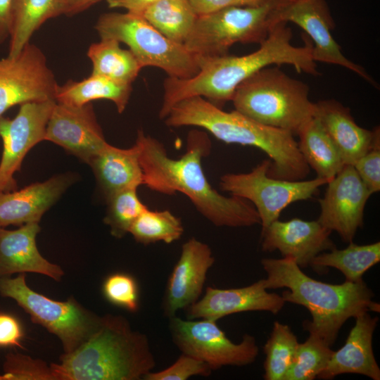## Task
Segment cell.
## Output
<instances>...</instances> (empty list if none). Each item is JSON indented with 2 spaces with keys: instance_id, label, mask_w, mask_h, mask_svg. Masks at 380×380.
I'll return each instance as SVG.
<instances>
[{
  "instance_id": "1",
  "label": "cell",
  "mask_w": 380,
  "mask_h": 380,
  "mask_svg": "<svg viewBox=\"0 0 380 380\" xmlns=\"http://www.w3.org/2000/svg\"><path fill=\"white\" fill-rule=\"evenodd\" d=\"M135 143L144 184L152 191L165 195L180 192L189 198L196 210L217 227H242L260 224L254 206L248 201L219 193L209 183L203 158L211 148L205 132L193 129L187 137L186 149L179 158H170L163 144L139 129Z\"/></svg>"
},
{
  "instance_id": "2",
  "label": "cell",
  "mask_w": 380,
  "mask_h": 380,
  "mask_svg": "<svg viewBox=\"0 0 380 380\" xmlns=\"http://www.w3.org/2000/svg\"><path fill=\"white\" fill-rule=\"evenodd\" d=\"M293 34L287 23L277 22L271 27L260 48L243 56L225 54L197 57L199 70L193 77L179 79L167 77L163 83V101L159 117L165 119L170 108L186 98L201 96L222 108L232 101L236 87L258 70L270 65H290L299 72L317 76L312 58V43L303 46L291 44Z\"/></svg>"
},
{
  "instance_id": "3",
  "label": "cell",
  "mask_w": 380,
  "mask_h": 380,
  "mask_svg": "<svg viewBox=\"0 0 380 380\" xmlns=\"http://www.w3.org/2000/svg\"><path fill=\"white\" fill-rule=\"evenodd\" d=\"M261 265L267 273L263 279L267 289L286 288L282 298L306 308L312 322L303 327L331 346L343 324L351 317L369 312H379L380 305L373 300L374 293L364 281L331 284L305 274L290 257L263 258Z\"/></svg>"
},
{
  "instance_id": "4",
  "label": "cell",
  "mask_w": 380,
  "mask_h": 380,
  "mask_svg": "<svg viewBox=\"0 0 380 380\" xmlns=\"http://www.w3.org/2000/svg\"><path fill=\"white\" fill-rule=\"evenodd\" d=\"M164 120L168 127H198L227 144L259 148L271 159L267 172L271 177L302 180L310 173L293 134L259 123L236 110L224 111L203 97L177 102Z\"/></svg>"
},
{
  "instance_id": "5",
  "label": "cell",
  "mask_w": 380,
  "mask_h": 380,
  "mask_svg": "<svg viewBox=\"0 0 380 380\" xmlns=\"http://www.w3.org/2000/svg\"><path fill=\"white\" fill-rule=\"evenodd\" d=\"M51 365L55 380H140L156 365L146 334L122 315L101 316L96 330Z\"/></svg>"
},
{
  "instance_id": "6",
  "label": "cell",
  "mask_w": 380,
  "mask_h": 380,
  "mask_svg": "<svg viewBox=\"0 0 380 380\" xmlns=\"http://www.w3.org/2000/svg\"><path fill=\"white\" fill-rule=\"evenodd\" d=\"M232 101L241 114L293 134L315 112L309 87L276 66L264 68L242 82Z\"/></svg>"
},
{
  "instance_id": "7",
  "label": "cell",
  "mask_w": 380,
  "mask_h": 380,
  "mask_svg": "<svg viewBox=\"0 0 380 380\" xmlns=\"http://www.w3.org/2000/svg\"><path fill=\"white\" fill-rule=\"evenodd\" d=\"M101 39H113L128 46L143 68L162 69L170 77L186 79L199 70L196 56L158 31L141 15L106 13L95 26Z\"/></svg>"
},
{
  "instance_id": "8",
  "label": "cell",
  "mask_w": 380,
  "mask_h": 380,
  "mask_svg": "<svg viewBox=\"0 0 380 380\" xmlns=\"http://www.w3.org/2000/svg\"><path fill=\"white\" fill-rule=\"evenodd\" d=\"M281 1L229 7L198 15L184 46L197 57H213L227 54L236 43L260 44L276 23L274 12Z\"/></svg>"
},
{
  "instance_id": "9",
  "label": "cell",
  "mask_w": 380,
  "mask_h": 380,
  "mask_svg": "<svg viewBox=\"0 0 380 380\" xmlns=\"http://www.w3.org/2000/svg\"><path fill=\"white\" fill-rule=\"evenodd\" d=\"M0 295L14 300L33 322L45 327L61 341L64 353L83 343L98 328L101 316L87 310L74 298L53 300L30 289L25 273L0 277Z\"/></svg>"
},
{
  "instance_id": "10",
  "label": "cell",
  "mask_w": 380,
  "mask_h": 380,
  "mask_svg": "<svg viewBox=\"0 0 380 380\" xmlns=\"http://www.w3.org/2000/svg\"><path fill=\"white\" fill-rule=\"evenodd\" d=\"M270 159H265L246 173H227L220 177L224 191L250 202L258 213L262 229L279 220L291 203L309 199L329 181L317 177L309 180H286L267 175Z\"/></svg>"
},
{
  "instance_id": "11",
  "label": "cell",
  "mask_w": 380,
  "mask_h": 380,
  "mask_svg": "<svg viewBox=\"0 0 380 380\" xmlns=\"http://www.w3.org/2000/svg\"><path fill=\"white\" fill-rule=\"evenodd\" d=\"M170 331L174 343L182 353L206 363L212 370L224 366H245L253 362L259 349L255 338L245 334L239 343L232 342L216 321L201 319L170 318Z\"/></svg>"
},
{
  "instance_id": "12",
  "label": "cell",
  "mask_w": 380,
  "mask_h": 380,
  "mask_svg": "<svg viewBox=\"0 0 380 380\" xmlns=\"http://www.w3.org/2000/svg\"><path fill=\"white\" fill-rule=\"evenodd\" d=\"M57 87L45 55L28 43L17 56L0 60V116L16 105L56 100Z\"/></svg>"
},
{
  "instance_id": "13",
  "label": "cell",
  "mask_w": 380,
  "mask_h": 380,
  "mask_svg": "<svg viewBox=\"0 0 380 380\" xmlns=\"http://www.w3.org/2000/svg\"><path fill=\"white\" fill-rule=\"evenodd\" d=\"M56 103L54 99L20 105L14 118L0 116L3 151L0 160V191L17 189L14 178L28 151L44 140L46 125Z\"/></svg>"
},
{
  "instance_id": "14",
  "label": "cell",
  "mask_w": 380,
  "mask_h": 380,
  "mask_svg": "<svg viewBox=\"0 0 380 380\" xmlns=\"http://www.w3.org/2000/svg\"><path fill=\"white\" fill-rule=\"evenodd\" d=\"M274 20L293 23L308 34L313 42L312 58L316 63L346 68L376 85L375 81L361 65L349 60L341 52L331 34L335 24L325 0H283L275 9Z\"/></svg>"
},
{
  "instance_id": "15",
  "label": "cell",
  "mask_w": 380,
  "mask_h": 380,
  "mask_svg": "<svg viewBox=\"0 0 380 380\" xmlns=\"http://www.w3.org/2000/svg\"><path fill=\"white\" fill-rule=\"evenodd\" d=\"M327 184L324 195L319 201L317 221L338 233L344 242L350 243L363 224L365 205L372 193L350 165H345Z\"/></svg>"
},
{
  "instance_id": "16",
  "label": "cell",
  "mask_w": 380,
  "mask_h": 380,
  "mask_svg": "<svg viewBox=\"0 0 380 380\" xmlns=\"http://www.w3.org/2000/svg\"><path fill=\"white\" fill-rule=\"evenodd\" d=\"M44 140L63 147L87 164L108 144L91 103L74 106L56 102Z\"/></svg>"
},
{
  "instance_id": "17",
  "label": "cell",
  "mask_w": 380,
  "mask_h": 380,
  "mask_svg": "<svg viewBox=\"0 0 380 380\" xmlns=\"http://www.w3.org/2000/svg\"><path fill=\"white\" fill-rule=\"evenodd\" d=\"M215 258L210 246L192 237L182 246L181 254L169 277L163 302L170 318L196 302L203 292L208 270Z\"/></svg>"
},
{
  "instance_id": "18",
  "label": "cell",
  "mask_w": 380,
  "mask_h": 380,
  "mask_svg": "<svg viewBox=\"0 0 380 380\" xmlns=\"http://www.w3.org/2000/svg\"><path fill=\"white\" fill-rule=\"evenodd\" d=\"M331 233L317 220H277L262 229V250H277L283 257L293 258L300 268H304L310 266L319 253L336 248L329 237Z\"/></svg>"
},
{
  "instance_id": "19",
  "label": "cell",
  "mask_w": 380,
  "mask_h": 380,
  "mask_svg": "<svg viewBox=\"0 0 380 380\" xmlns=\"http://www.w3.org/2000/svg\"><path fill=\"white\" fill-rule=\"evenodd\" d=\"M267 290L263 279L241 288L222 289L208 286L203 296L186 308L187 319L217 322L227 315L247 311L277 314L286 302L281 296Z\"/></svg>"
},
{
  "instance_id": "20",
  "label": "cell",
  "mask_w": 380,
  "mask_h": 380,
  "mask_svg": "<svg viewBox=\"0 0 380 380\" xmlns=\"http://www.w3.org/2000/svg\"><path fill=\"white\" fill-rule=\"evenodd\" d=\"M316 118L337 148L345 165H353L369 149L380 144L379 127L359 126L350 110L335 99L315 103Z\"/></svg>"
},
{
  "instance_id": "21",
  "label": "cell",
  "mask_w": 380,
  "mask_h": 380,
  "mask_svg": "<svg viewBox=\"0 0 380 380\" xmlns=\"http://www.w3.org/2000/svg\"><path fill=\"white\" fill-rule=\"evenodd\" d=\"M74 179L70 173L61 174L20 190L0 191V227L39 223Z\"/></svg>"
},
{
  "instance_id": "22",
  "label": "cell",
  "mask_w": 380,
  "mask_h": 380,
  "mask_svg": "<svg viewBox=\"0 0 380 380\" xmlns=\"http://www.w3.org/2000/svg\"><path fill=\"white\" fill-rule=\"evenodd\" d=\"M40 232L37 222L27 223L14 230L0 227V277L34 272L60 281L63 269L39 253L36 238Z\"/></svg>"
},
{
  "instance_id": "23",
  "label": "cell",
  "mask_w": 380,
  "mask_h": 380,
  "mask_svg": "<svg viewBox=\"0 0 380 380\" xmlns=\"http://www.w3.org/2000/svg\"><path fill=\"white\" fill-rule=\"evenodd\" d=\"M355 318L345 344L334 351L327 367L317 376L322 379H331L342 374H358L373 380L380 379V369L372 348V337L379 318L369 312Z\"/></svg>"
},
{
  "instance_id": "24",
  "label": "cell",
  "mask_w": 380,
  "mask_h": 380,
  "mask_svg": "<svg viewBox=\"0 0 380 380\" xmlns=\"http://www.w3.org/2000/svg\"><path fill=\"white\" fill-rule=\"evenodd\" d=\"M89 165L106 198L127 189H138L144 184L137 143L129 148H120L108 143Z\"/></svg>"
},
{
  "instance_id": "25",
  "label": "cell",
  "mask_w": 380,
  "mask_h": 380,
  "mask_svg": "<svg viewBox=\"0 0 380 380\" xmlns=\"http://www.w3.org/2000/svg\"><path fill=\"white\" fill-rule=\"evenodd\" d=\"M65 0H13L8 56H17L48 20L64 15Z\"/></svg>"
},
{
  "instance_id": "26",
  "label": "cell",
  "mask_w": 380,
  "mask_h": 380,
  "mask_svg": "<svg viewBox=\"0 0 380 380\" xmlns=\"http://www.w3.org/2000/svg\"><path fill=\"white\" fill-rule=\"evenodd\" d=\"M132 90V84L91 74L82 80H69L63 85H58L55 99L58 103L74 106L106 99L113 101L118 112L122 113L128 104Z\"/></svg>"
},
{
  "instance_id": "27",
  "label": "cell",
  "mask_w": 380,
  "mask_h": 380,
  "mask_svg": "<svg viewBox=\"0 0 380 380\" xmlns=\"http://www.w3.org/2000/svg\"><path fill=\"white\" fill-rule=\"evenodd\" d=\"M296 134L299 137V151L309 167L317 173V177L331 180L345 164L319 121L313 117Z\"/></svg>"
},
{
  "instance_id": "28",
  "label": "cell",
  "mask_w": 380,
  "mask_h": 380,
  "mask_svg": "<svg viewBox=\"0 0 380 380\" xmlns=\"http://www.w3.org/2000/svg\"><path fill=\"white\" fill-rule=\"evenodd\" d=\"M87 55L92 64V75L123 84H132L142 68L132 52L122 49L120 42L113 39L92 43Z\"/></svg>"
},
{
  "instance_id": "29",
  "label": "cell",
  "mask_w": 380,
  "mask_h": 380,
  "mask_svg": "<svg viewBox=\"0 0 380 380\" xmlns=\"http://www.w3.org/2000/svg\"><path fill=\"white\" fill-rule=\"evenodd\" d=\"M379 261V241L367 245H357L352 241L344 249L335 248L319 253L310 266L316 272L334 267L344 274L346 281L359 282L363 281V274Z\"/></svg>"
},
{
  "instance_id": "30",
  "label": "cell",
  "mask_w": 380,
  "mask_h": 380,
  "mask_svg": "<svg viewBox=\"0 0 380 380\" xmlns=\"http://www.w3.org/2000/svg\"><path fill=\"white\" fill-rule=\"evenodd\" d=\"M141 15L167 39L183 45L198 17L189 0H159Z\"/></svg>"
},
{
  "instance_id": "31",
  "label": "cell",
  "mask_w": 380,
  "mask_h": 380,
  "mask_svg": "<svg viewBox=\"0 0 380 380\" xmlns=\"http://www.w3.org/2000/svg\"><path fill=\"white\" fill-rule=\"evenodd\" d=\"M129 233L137 243L144 245L159 241L171 243L181 238L184 227L181 220L170 210L147 208L134 222Z\"/></svg>"
},
{
  "instance_id": "32",
  "label": "cell",
  "mask_w": 380,
  "mask_h": 380,
  "mask_svg": "<svg viewBox=\"0 0 380 380\" xmlns=\"http://www.w3.org/2000/svg\"><path fill=\"white\" fill-rule=\"evenodd\" d=\"M298 343L296 336L287 324L274 322L270 338L263 348L265 380H284L294 360Z\"/></svg>"
},
{
  "instance_id": "33",
  "label": "cell",
  "mask_w": 380,
  "mask_h": 380,
  "mask_svg": "<svg viewBox=\"0 0 380 380\" xmlns=\"http://www.w3.org/2000/svg\"><path fill=\"white\" fill-rule=\"evenodd\" d=\"M334 350L324 340L309 333L308 339L298 343L294 360L284 380H312L327 367Z\"/></svg>"
},
{
  "instance_id": "34",
  "label": "cell",
  "mask_w": 380,
  "mask_h": 380,
  "mask_svg": "<svg viewBox=\"0 0 380 380\" xmlns=\"http://www.w3.org/2000/svg\"><path fill=\"white\" fill-rule=\"evenodd\" d=\"M106 201L103 222L109 227L111 235L118 239L129 233L134 222L148 208L138 197L136 188L120 191Z\"/></svg>"
},
{
  "instance_id": "35",
  "label": "cell",
  "mask_w": 380,
  "mask_h": 380,
  "mask_svg": "<svg viewBox=\"0 0 380 380\" xmlns=\"http://www.w3.org/2000/svg\"><path fill=\"white\" fill-rule=\"evenodd\" d=\"M0 380H55L51 365L20 353H8Z\"/></svg>"
},
{
  "instance_id": "36",
  "label": "cell",
  "mask_w": 380,
  "mask_h": 380,
  "mask_svg": "<svg viewBox=\"0 0 380 380\" xmlns=\"http://www.w3.org/2000/svg\"><path fill=\"white\" fill-rule=\"evenodd\" d=\"M102 291L110 303L130 312L138 310L139 287L132 276L121 272L112 274L105 279Z\"/></svg>"
},
{
  "instance_id": "37",
  "label": "cell",
  "mask_w": 380,
  "mask_h": 380,
  "mask_svg": "<svg viewBox=\"0 0 380 380\" xmlns=\"http://www.w3.org/2000/svg\"><path fill=\"white\" fill-rule=\"evenodd\" d=\"M211 368L204 362L192 356L182 353L170 367L158 372H148L144 380H186L191 376L199 375L208 376Z\"/></svg>"
},
{
  "instance_id": "38",
  "label": "cell",
  "mask_w": 380,
  "mask_h": 380,
  "mask_svg": "<svg viewBox=\"0 0 380 380\" xmlns=\"http://www.w3.org/2000/svg\"><path fill=\"white\" fill-rule=\"evenodd\" d=\"M353 166L372 194L380 191V144L369 149Z\"/></svg>"
},
{
  "instance_id": "39",
  "label": "cell",
  "mask_w": 380,
  "mask_h": 380,
  "mask_svg": "<svg viewBox=\"0 0 380 380\" xmlns=\"http://www.w3.org/2000/svg\"><path fill=\"white\" fill-rule=\"evenodd\" d=\"M23 336L20 321L11 314L0 312V348H22Z\"/></svg>"
},
{
  "instance_id": "40",
  "label": "cell",
  "mask_w": 380,
  "mask_h": 380,
  "mask_svg": "<svg viewBox=\"0 0 380 380\" xmlns=\"http://www.w3.org/2000/svg\"><path fill=\"white\" fill-rule=\"evenodd\" d=\"M198 15L234 6H255L273 0H189Z\"/></svg>"
},
{
  "instance_id": "41",
  "label": "cell",
  "mask_w": 380,
  "mask_h": 380,
  "mask_svg": "<svg viewBox=\"0 0 380 380\" xmlns=\"http://www.w3.org/2000/svg\"><path fill=\"white\" fill-rule=\"evenodd\" d=\"M159 0H106L111 8H124L127 12L141 15L151 5Z\"/></svg>"
},
{
  "instance_id": "42",
  "label": "cell",
  "mask_w": 380,
  "mask_h": 380,
  "mask_svg": "<svg viewBox=\"0 0 380 380\" xmlns=\"http://www.w3.org/2000/svg\"><path fill=\"white\" fill-rule=\"evenodd\" d=\"M13 0H0V44L10 36V15Z\"/></svg>"
},
{
  "instance_id": "43",
  "label": "cell",
  "mask_w": 380,
  "mask_h": 380,
  "mask_svg": "<svg viewBox=\"0 0 380 380\" xmlns=\"http://www.w3.org/2000/svg\"><path fill=\"white\" fill-rule=\"evenodd\" d=\"M103 0H65L64 15L72 16L81 13Z\"/></svg>"
}]
</instances>
